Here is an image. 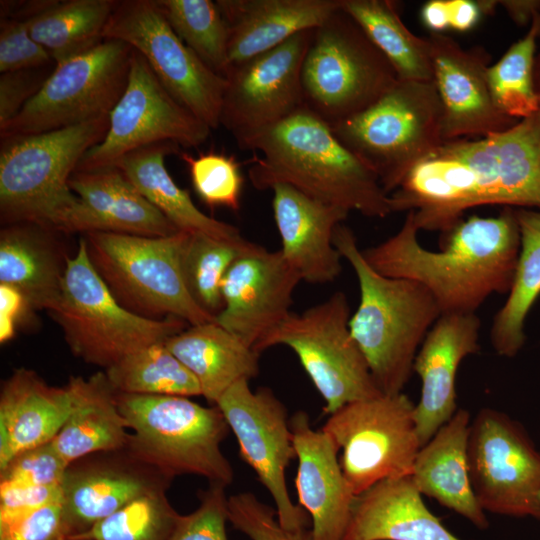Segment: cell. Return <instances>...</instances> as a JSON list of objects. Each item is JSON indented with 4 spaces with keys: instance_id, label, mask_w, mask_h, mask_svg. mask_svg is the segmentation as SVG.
<instances>
[{
    "instance_id": "obj_30",
    "label": "cell",
    "mask_w": 540,
    "mask_h": 540,
    "mask_svg": "<svg viewBox=\"0 0 540 540\" xmlns=\"http://www.w3.org/2000/svg\"><path fill=\"white\" fill-rule=\"evenodd\" d=\"M73 410L51 443L69 466L89 455L124 451L130 432L105 372L70 377Z\"/></svg>"
},
{
    "instance_id": "obj_47",
    "label": "cell",
    "mask_w": 540,
    "mask_h": 540,
    "mask_svg": "<svg viewBox=\"0 0 540 540\" xmlns=\"http://www.w3.org/2000/svg\"><path fill=\"white\" fill-rule=\"evenodd\" d=\"M70 535L62 500L0 526V540H68Z\"/></svg>"
},
{
    "instance_id": "obj_9",
    "label": "cell",
    "mask_w": 540,
    "mask_h": 540,
    "mask_svg": "<svg viewBox=\"0 0 540 540\" xmlns=\"http://www.w3.org/2000/svg\"><path fill=\"white\" fill-rule=\"evenodd\" d=\"M397 81L389 61L341 7L313 30L301 69L303 106L330 126L369 107Z\"/></svg>"
},
{
    "instance_id": "obj_17",
    "label": "cell",
    "mask_w": 540,
    "mask_h": 540,
    "mask_svg": "<svg viewBox=\"0 0 540 540\" xmlns=\"http://www.w3.org/2000/svg\"><path fill=\"white\" fill-rule=\"evenodd\" d=\"M313 30L302 31L226 72L220 126L239 147L303 107L301 69Z\"/></svg>"
},
{
    "instance_id": "obj_55",
    "label": "cell",
    "mask_w": 540,
    "mask_h": 540,
    "mask_svg": "<svg viewBox=\"0 0 540 540\" xmlns=\"http://www.w3.org/2000/svg\"><path fill=\"white\" fill-rule=\"evenodd\" d=\"M534 19H535V21L537 23L538 31H539V37H540V13L535 15Z\"/></svg>"
},
{
    "instance_id": "obj_39",
    "label": "cell",
    "mask_w": 540,
    "mask_h": 540,
    "mask_svg": "<svg viewBox=\"0 0 540 540\" xmlns=\"http://www.w3.org/2000/svg\"><path fill=\"white\" fill-rule=\"evenodd\" d=\"M251 244L245 238L226 240L189 233L182 252V270L196 303L215 318L223 308L222 281L233 262Z\"/></svg>"
},
{
    "instance_id": "obj_32",
    "label": "cell",
    "mask_w": 540,
    "mask_h": 540,
    "mask_svg": "<svg viewBox=\"0 0 540 540\" xmlns=\"http://www.w3.org/2000/svg\"><path fill=\"white\" fill-rule=\"evenodd\" d=\"M165 345L195 376L212 405L233 384L259 372L260 354L216 321L190 325Z\"/></svg>"
},
{
    "instance_id": "obj_54",
    "label": "cell",
    "mask_w": 540,
    "mask_h": 540,
    "mask_svg": "<svg viewBox=\"0 0 540 540\" xmlns=\"http://www.w3.org/2000/svg\"><path fill=\"white\" fill-rule=\"evenodd\" d=\"M534 81H535L536 92L538 94L539 101H540V50L537 53L536 59H535Z\"/></svg>"
},
{
    "instance_id": "obj_36",
    "label": "cell",
    "mask_w": 540,
    "mask_h": 540,
    "mask_svg": "<svg viewBox=\"0 0 540 540\" xmlns=\"http://www.w3.org/2000/svg\"><path fill=\"white\" fill-rule=\"evenodd\" d=\"M340 7L360 26L394 68L400 81H433L429 44L414 35L388 0H340Z\"/></svg>"
},
{
    "instance_id": "obj_43",
    "label": "cell",
    "mask_w": 540,
    "mask_h": 540,
    "mask_svg": "<svg viewBox=\"0 0 540 540\" xmlns=\"http://www.w3.org/2000/svg\"><path fill=\"white\" fill-rule=\"evenodd\" d=\"M228 521L251 540H312L310 530L290 531L278 522L276 511L253 493L228 497Z\"/></svg>"
},
{
    "instance_id": "obj_29",
    "label": "cell",
    "mask_w": 540,
    "mask_h": 540,
    "mask_svg": "<svg viewBox=\"0 0 540 540\" xmlns=\"http://www.w3.org/2000/svg\"><path fill=\"white\" fill-rule=\"evenodd\" d=\"M471 420L460 408L418 451L411 478L422 495L466 518L478 529L489 522L478 503L468 471L467 445Z\"/></svg>"
},
{
    "instance_id": "obj_22",
    "label": "cell",
    "mask_w": 540,
    "mask_h": 540,
    "mask_svg": "<svg viewBox=\"0 0 540 540\" xmlns=\"http://www.w3.org/2000/svg\"><path fill=\"white\" fill-rule=\"evenodd\" d=\"M290 428L298 460V505L310 515L312 540H343L355 495L343 474L339 449L328 433L312 428L304 411L293 415Z\"/></svg>"
},
{
    "instance_id": "obj_16",
    "label": "cell",
    "mask_w": 540,
    "mask_h": 540,
    "mask_svg": "<svg viewBox=\"0 0 540 540\" xmlns=\"http://www.w3.org/2000/svg\"><path fill=\"white\" fill-rule=\"evenodd\" d=\"M215 405L237 439L241 458L272 496L280 525L306 530L307 513L292 502L286 484V469L296 458L286 407L269 388L252 391L248 379L233 384Z\"/></svg>"
},
{
    "instance_id": "obj_2",
    "label": "cell",
    "mask_w": 540,
    "mask_h": 540,
    "mask_svg": "<svg viewBox=\"0 0 540 540\" xmlns=\"http://www.w3.org/2000/svg\"><path fill=\"white\" fill-rule=\"evenodd\" d=\"M259 151L248 176L257 190L288 184L316 200L372 218L392 214L379 178L335 136L331 126L304 106L244 142Z\"/></svg>"
},
{
    "instance_id": "obj_52",
    "label": "cell",
    "mask_w": 540,
    "mask_h": 540,
    "mask_svg": "<svg viewBox=\"0 0 540 540\" xmlns=\"http://www.w3.org/2000/svg\"><path fill=\"white\" fill-rule=\"evenodd\" d=\"M423 23L433 31L440 33L449 28V10L447 0H430L421 10Z\"/></svg>"
},
{
    "instance_id": "obj_27",
    "label": "cell",
    "mask_w": 540,
    "mask_h": 540,
    "mask_svg": "<svg viewBox=\"0 0 540 540\" xmlns=\"http://www.w3.org/2000/svg\"><path fill=\"white\" fill-rule=\"evenodd\" d=\"M72 410L67 384L49 386L34 371L16 369L0 393V470L22 451L52 441Z\"/></svg>"
},
{
    "instance_id": "obj_5",
    "label": "cell",
    "mask_w": 540,
    "mask_h": 540,
    "mask_svg": "<svg viewBox=\"0 0 540 540\" xmlns=\"http://www.w3.org/2000/svg\"><path fill=\"white\" fill-rule=\"evenodd\" d=\"M130 433L124 450L168 479L192 474L224 487L233 468L221 451L229 426L216 405L202 406L184 396L116 392Z\"/></svg>"
},
{
    "instance_id": "obj_24",
    "label": "cell",
    "mask_w": 540,
    "mask_h": 540,
    "mask_svg": "<svg viewBox=\"0 0 540 540\" xmlns=\"http://www.w3.org/2000/svg\"><path fill=\"white\" fill-rule=\"evenodd\" d=\"M69 186L78 197L64 232H108L163 237L180 230L117 167L75 171Z\"/></svg>"
},
{
    "instance_id": "obj_11",
    "label": "cell",
    "mask_w": 540,
    "mask_h": 540,
    "mask_svg": "<svg viewBox=\"0 0 540 540\" xmlns=\"http://www.w3.org/2000/svg\"><path fill=\"white\" fill-rule=\"evenodd\" d=\"M133 48L104 39L56 64L38 92L0 131L1 138L49 132L108 116L123 94Z\"/></svg>"
},
{
    "instance_id": "obj_40",
    "label": "cell",
    "mask_w": 540,
    "mask_h": 540,
    "mask_svg": "<svg viewBox=\"0 0 540 540\" xmlns=\"http://www.w3.org/2000/svg\"><path fill=\"white\" fill-rule=\"evenodd\" d=\"M177 36L214 72L225 76L229 29L211 0H155Z\"/></svg>"
},
{
    "instance_id": "obj_26",
    "label": "cell",
    "mask_w": 540,
    "mask_h": 540,
    "mask_svg": "<svg viewBox=\"0 0 540 540\" xmlns=\"http://www.w3.org/2000/svg\"><path fill=\"white\" fill-rule=\"evenodd\" d=\"M216 4L229 29V69L320 26L340 7V0H217Z\"/></svg>"
},
{
    "instance_id": "obj_13",
    "label": "cell",
    "mask_w": 540,
    "mask_h": 540,
    "mask_svg": "<svg viewBox=\"0 0 540 540\" xmlns=\"http://www.w3.org/2000/svg\"><path fill=\"white\" fill-rule=\"evenodd\" d=\"M140 53L167 91L211 129L220 126L225 77L173 31L155 0L118 1L103 33Z\"/></svg>"
},
{
    "instance_id": "obj_56",
    "label": "cell",
    "mask_w": 540,
    "mask_h": 540,
    "mask_svg": "<svg viewBox=\"0 0 540 540\" xmlns=\"http://www.w3.org/2000/svg\"><path fill=\"white\" fill-rule=\"evenodd\" d=\"M537 503H538L539 519H540V492H539V494H538Z\"/></svg>"
},
{
    "instance_id": "obj_45",
    "label": "cell",
    "mask_w": 540,
    "mask_h": 540,
    "mask_svg": "<svg viewBox=\"0 0 540 540\" xmlns=\"http://www.w3.org/2000/svg\"><path fill=\"white\" fill-rule=\"evenodd\" d=\"M228 498L225 487L210 484L200 495V505L188 515H180L169 540H228Z\"/></svg>"
},
{
    "instance_id": "obj_34",
    "label": "cell",
    "mask_w": 540,
    "mask_h": 540,
    "mask_svg": "<svg viewBox=\"0 0 540 540\" xmlns=\"http://www.w3.org/2000/svg\"><path fill=\"white\" fill-rule=\"evenodd\" d=\"M520 250L512 287L494 315L491 344L503 357H515L526 341L525 322L540 296V211L514 209Z\"/></svg>"
},
{
    "instance_id": "obj_50",
    "label": "cell",
    "mask_w": 540,
    "mask_h": 540,
    "mask_svg": "<svg viewBox=\"0 0 540 540\" xmlns=\"http://www.w3.org/2000/svg\"><path fill=\"white\" fill-rule=\"evenodd\" d=\"M31 310L25 297L14 287L0 284V342L11 340L18 322Z\"/></svg>"
},
{
    "instance_id": "obj_18",
    "label": "cell",
    "mask_w": 540,
    "mask_h": 540,
    "mask_svg": "<svg viewBox=\"0 0 540 540\" xmlns=\"http://www.w3.org/2000/svg\"><path fill=\"white\" fill-rule=\"evenodd\" d=\"M444 144L466 168L472 208L502 205L540 211V111L505 131Z\"/></svg>"
},
{
    "instance_id": "obj_33",
    "label": "cell",
    "mask_w": 540,
    "mask_h": 540,
    "mask_svg": "<svg viewBox=\"0 0 540 540\" xmlns=\"http://www.w3.org/2000/svg\"><path fill=\"white\" fill-rule=\"evenodd\" d=\"M173 142H161L136 149L117 161V167L136 189L178 230L202 233L215 238H243L237 227L219 221L200 211L187 190L179 187L170 176L166 156L179 152Z\"/></svg>"
},
{
    "instance_id": "obj_49",
    "label": "cell",
    "mask_w": 540,
    "mask_h": 540,
    "mask_svg": "<svg viewBox=\"0 0 540 540\" xmlns=\"http://www.w3.org/2000/svg\"><path fill=\"white\" fill-rule=\"evenodd\" d=\"M43 68L1 73L0 131L41 88L49 76L42 71Z\"/></svg>"
},
{
    "instance_id": "obj_42",
    "label": "cell",
    "mask_w": 540,
    "mask_h": 540,
    "mask_svg": "<svg viewBox=\"0 0 540 540\" xmlns=\"http://www.w3.org/2000/svg\"><path fill=\"white\" fill-rule=\"evenodd\" d=\"M195 193L209 208H240L244 178L234 156L210 151L194 157L181 152Z\"/></svg>"
},
{
    "instance_id": "obj_46",
    "label": "cell",
    "mask_w": 540,
    "mask_h": 540,
    "mask_svg": "<svg viewBox=\"0 0 540 540\" xmlns=\"http://www.w3.org/2000/svg\"><path fill=\"white\" fill-rule=\"evenodd\" d=\"M51 61L49 53L30 35L26 20L1 18V73L43 68Z\"/></svg>"
},
{
    "instance_id": "obj_4",
    "label": "cell",
    "mask_w": 540,
    "mask_h": 540,
    "mask_svg": "<svg viewBox=\"0 0 540 540\" xmlns=\"http://www.w3.org/2000/svg\"><path fill=\"white\" fill-rule=\"evenodd\" d=\"M108 126L109 115L49 132L1 138L2 223L32 222L64 232L78 204L69 179Z\"/></svg>"
},
{
    "instance_id": "obj_12",
    "label": "cell",
    "mask_w": 540,
    "mask_h": 540,
    "mask_svg": "<svg viewBox=\"0 0 540 540\" xmlns=\"http://www.w3.org/2000/svg\"><path fill=\"white\" fill-rule=\"evenodd\" d=\"M414 407L402 392L351 402L329 415L321 429L342 451L340 465L355 496L411 475L421 448Z\"/></svg>"
},
{
    "instance_id": "obj_15",
    "label": "cell",
    "mask_w": 540,
    "mask_h": 540,
    "mask_svg": "<svg viewBox=\"0 0 540 540\" xmlns=\"http://www.w3.org/2000/svg\"><path fill=\"white\" fill-rule=\"evenodd\" d=\"M211 128L167 91L145 58L133 49L126 88L109 114L108 130L75 171L113 167L126 154L156 143L194 148Z\"/></svg>"
},
{
    "instance_id": "obj_8",
    "label": "cell",
    "mask_w": 540,
    "mask_h": 540,
    "mask_svg": "<svg viewBox=\"0 0 540 540\" xmlns=\"http://www.w3.org/2000/svg\"><path fill=\"white\" fill-rule=\"evenodd\" d=\"M188 234L90 232L84 238L91 263L121 305L146 318L175 317L190 326L216 318L196 303L187 288L182 252Z\"/></svg>"
},
{
    "instance_id": "obj_1",
    "label": "cell",
    "mask_w": 540,
    "mask_h": 540,
    "mask_svg": "<svg viewBox=\"0 0 540 540\" xmlns=\"http://www.w3.org/2000/svg\"><path fill=\"white\" fill-rule=\"evenodd\" d=\"M413 215L386 240L362 250L386 277L426 287L442 314L476 313L493 294H508L514 280L520 235L514 208L493 217L470 216L443 234L440 250L422 246Z\"/></svg>"
},
{
    "instance_id": "obj_35",
    "label": "cell",
    "mask_w": 540,
    "mask_h": 540,
    "mask_svg": "<svg viewBox=\"0 0 540 540\" xmlns=\"http://www.w3.org/2000/svg\"><path fill=\"white\" fill-rule=\"evenodd\" d=\"M117 2L51 0L26 22L32 38L58 64L91 50L104 40L105 27Z\"/></svg>"
},
{
    "instance_id": "obj_48",
    "label": "cell",
    "mask_w": 540,
    "mask_h": 540,
    "mask_svg": "<svg viewBox=\"0 0 540 540\" xmlns=\"http://www.w3.org/2000/svg\"><path fill=\"white\" fill-rule=\"evenodd\" d=\"M61 500L62 484L54 486L0 485V526Z\"/></svg>"
},
{
    "instance_id": "obj_7",
    "label": "cell",
    "mask_w": 540,
    "mask_h": 540,
    "mask_svg": "<svg viewBox=\"0 0 540 540\" xmlns=\"http://www.w3.org/2000/svg\"><path fill=\"white\" fill-rule=\"evenodd\" d=\"M433 81H400L363 111L331 126L340 142L390 195L408 172L444 142Z\"/></svg>"
},
{
    "instance_id": "obj_41",
    "label": "cell",
    "mask_w": 540,
    "mask_h": 540,
    "mask_svg": "<svg viewBox=\"0 0 540 540\" xmlns=\"http://www.w3.org/2000/svg\"><path fill=\"white\" fill-rule=\"evenodd\" d=\"M166 488L135 498L68 540H169L180 514L169 503Z\"/></svg>"
},
{
    "instance_id": "obj_53",
    "label": "cell",
    "mask_w": 540,
    "mask_h": 540,
    "mask_svg": "<svg viewBox=\"0 0 540 540\" xmlns=\"http://www.w3.org/2000/svg\"><path fill=\"white\" fill-rule=\"evenodd\" d=\"M497 2L520 26L531 24L535 15L540 13V0H503Z\"/></svg>"
},
{
    "instance_id": "obj_10",
    "label": "cell",
    "mask_w": 540,
    "mask_h": 540,
    "mask_svg": "<svg viewBox=\"0 0 540 540\" xmlns=\"http://www.w3.org/2000/svg\"><path fill=\"white\" fill-rule=\"evenodd\" d=\"M350 307L337 291L302 313L291 312L254 348L289 347L324 401L328 416L351 402L383 394L349 329Z\"/></svg>"
},
{
    "instance_id": "obj_51",
    "label": "cell",
    "mask_w": 540,
    "mask_h": 540,
    "mask_svg": "<svg viewBox=\"0 0 540 540\" xmlns=\"http://www.w3.org/2000/svg\"><path fill=\"white\" fill-rule=\"evenodd\" d=\"M449 27L460 32L472 29L482 14L478 1L447 0Z\"/></svg>"
},
{
    "instance_id": "obj_44",
    "label": "cell",
    "mask_w": 540,
    "mask_h": 540,
    "mask_svg": "<svg viewBox=\"0 0 540 540\" xmlns=\"http://www.w3.org/2000/svg\"><path fill=\"white\" fill-rule=\"evenodd\" d=\"M68 467L50 441L12 458L0 470V485H61Z\"/></svg>"
},
{
    "instance_id": "obj_14",
    "label": "cell",
    "mask_w": 540,
    "mask_h": 540,
    "mask_svg": "<svg viewBox=\"0 0 540 540\" xmlns=\"http://www.w3.org/2000/svg\"><path fill=\"white\" fill-rule=\"evenodd\" d=\"M468 471L484 511L539 519L540 451L507 414L481 409L470 424Z\"/></svg>"
},
{
    "instance_id": "obj_19",
    "label": "cell",
    "mask_w": 540,
    "mask_h": 540,
    "mask_svg": "<svg viewBox=\"0 0 540 540\" xmlns=\"http://www.w3.org/2000/svg\"><path fill=\"white\" fill-rule=\"evenodd\" d=\"M300 281L280 250L251 242L222 281L223 308L216 322L254 349L291 313Z\"/></svg>"
},
{
    "instance_id": "obj_20",
    "label": "cell",
    "mask_w": 540,
    "mask_h": 540,
    "mask_svg": "<svg viewBox=\"0 0 540 540\" xmlns=\"http://www.w3.org/2000/svg\"><path fill=\"white\" fill-rule=\"evenodd\" d=\"M433 82L441 100L444 141L485 137L518 121L503 114L492 98L487 70L489 53L481 46L464 49L441 33L426 37Z\"/></svg>"
},
{
    "instance_id": "obj_28",
    "label": "cell",
    "mask_w": 540,
    "mask_h": 540,
    "mask_svg": "<svg viewBox=\"0 0 540 540\" xmlns=\"http://www.w3.org/2000/svg\"><path fill=\"white\" fill-rule=\"evenodd\" d=\"M343 540H460L425 505L411 475L355 496Z\"/></svg>"
},
{
    "instance_id": "obj_38",
    "label": "cell",
    "mask_w": 540,
    "mask_h": 540,
    "mask_svg": "<svg viewBox=\"0 0 540 540\" xmlns=\"http://www.w3.org/2000/svg\"><path fill=\"white\" fill-rule=\"evenodd\" d=\"M538 26L533 18L524 37L513 43L487 70L489 89L497 108L506 116L522 120L540 111L535 88Z\"/></svg>"
},
{
    "instance_id": "obj_25",
    "label": "cell",
    "mask_w": 540,
    "mask_h": 540,
    "mask_svg": "<svg viewBox=\"0 0 540 540\" xmlns=\"http://www.w3.org/2000/svg\"><path fill=\"white\" fill-rule=\"evenodd\" d=\"M169 480L129 455L125 463H72L62 482V503L71 535L88 529L135 498L167 487Z\"/></svg>"
},
{
    "instance_id": "obj_23",
    "label": "cell",
    "mask_w": 540,
    "mask_h": 540,
    "mask_svg": "<svg viewBox=\"0 0 540 540\" xmlns=\"http://www.w3.org/2000/svg\"><path fill=\"white\" fill-rule=\"evenodd\" d=\"M270 190L285 260L303 281H334L342 271L343 258L334 246L333 236L349 211L309 197L288 184H275Z\"/></svg>"
},
{
    "instance_id": "obj_3",
    "label": "cell",
    "mask_w": 540,
    "mask_h": 540,
    "mask_svg": "<svg viewBox=\"0 0 540 540\" xmlns=\"http://www.w3.org/2000/svg\"><path fill=\"white\" fill-rule=\"evenodd\" d=\"M333 243L352 267L360 290L358 307L349 320L351 335L379 390L402 393L422 342L442 315L440 307L422 284L375 271L348 226H337Z\"/></svg>"
},
{
    "instance_id": "obj_6",
    "label": "cell",
    "mask_w": 540,
    "mask_h": 540,
    "mask_svg": "<svg viewBox=\"0 0 540 540\" xmlns=\"http://www.w3.org/2000/svg\"><path fill=\"white\" fill-rule=\"evenodd\" d=\"M48 313L72 353L104 369L145 346L165 342L187 325L175 317L146 318L121 305L91 263L85 238L66 259L61 290Z\"/></svg>"
},
{
    "instance_id": "obj_21",
    "label": "cell",
    "mask_w": 540,
    "mask_h": 540,
    "mask_svg": "<svg viewBox=\"0 0 540 540\" xmlns=\"http://www.w3.org/2000/svg\"><path fill=\"white\" fill-rule=\"evenodd\" d=\"M476 313L442 314L427 333L414 363L421 392L414 418L421 447L457 409L456 377L461 362L480 350Z\"/></svg>"
},
{
    "instance_id": "obj_31",
    "label": "cell",
    "mask_w": 540,
    "mask_h": 540,
    "mask_svg": "<svg viewBox=\"0 0 540 540\" xmlns=\"http://www.w3.org/2000/svg\"><path fill=\"white\" fill-rule=\"evenodd\" d=\"M52 229L32 222L7 224L0 232V284L17 289L31 310L46 311L57 300L66 259Z\"/></svg>"
},
{
    "instance_id": "obj_37",
    "label": "cell",
    "mask_w": 540,
    "mask_h": 540,
    "mask_svg": "<svg viewBox=\"0 0 540 540\" xmlns=\"http://www.w3.org/2000/svg\"><path fill=\"white\" fill-rule=\"evenodd\" d=\"M116 392L137 395L202 396L198 380L166 347L153 343L105 369Z\"/></svg>"
}]
</instances>
